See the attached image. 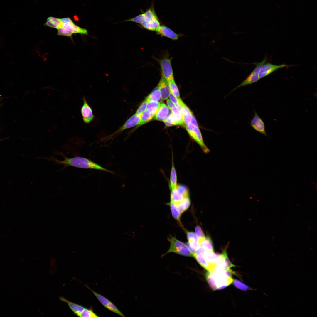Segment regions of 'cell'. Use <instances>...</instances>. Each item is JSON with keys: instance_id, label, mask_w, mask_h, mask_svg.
I'll list each match as a JSON object with an SVG mask.
<instances>
[{"instance_id": "2e32d148", "label": "cell", "mask_w": 317, "mask_h": 317, "mask_svg": "<svg viewBox=\"0 0 317 317\" xmlns=\"http://www.w3.org/2000/svg\"><path fill=\"white\" fill-rule=\"evenodd\" d=\"M158 109L152 108L146 110L141 114L140 121L134 129L151 120L154 117Z\"/></svg>"}, {"instance_id": "603a6c76", "label": "cell", "mask_w": 317, "mask_h": 317, "mask_svg": "<svg viewBox=\"0 0 317 317\" xmlns=\"http://www.w3.org/2000/svg\"><path fill=\"white\" fill-rule=\"evenodd\" d=\"M192 257L195 258L203 268L208 271H209V265L205 258L204 254L198 252L193 254Z\"/></svg>"}, {"instance_id": "1f68e13d", "label": "cell", "mask_w": 317, "mask_h": 317, "mask_svg": "<svg viewBox=\"0 0 317 317\" xmlns=\"http://www.w3.org/2000/svg\"><path fill=\"white\" fill-rule=\"evenodd\" d=\"M233 282L234 286L240 290L244 291L252 290V289L248 286L237 279L233 280Z\"/></svg>"}, {"instance_id": "5b68a950", "label": "cell", "mask_w": 317, "mask_h": 317, "mask_svg": "<svg viewBox=\"0 0 317 317\" xmlns=\"http://www.w3.org/2000/svg\"><path fill=\"white\" fill-rule=\"evenodd\" d=\"M267 58H265L262 61L252 64L256 65L255 67L249 75L239 85L234 88L232 91L240 87L250 85L257 82L259 79V73L262 67L265 63Z\"/></svg>"}, {"instance_id": "e0dca14e", "label": "cell", "mask_w": 317, "mask_h": 317, "mask_svg": "<svg viewBox=\"0 0 317 317\" xmlns=\"http://www.w3.org/2000/svg\"><path fill=\"white\" fill-rule=\"evenodd\" d=\"M219 254L215 253L213 251H208L205 252L204 256L209 265V271L211 272L215 271V268L219 258Z\"/></svg>"}, {"instance_id": "4dcf8cb0", "label": "cell", "mask_w": 317, "mask_h": 317, "mask_svg": "<svg viewBox=\"0 0 317 317\" xmlns=\"http://www.w3.org/2000/svg\"><path fill=\"white\" fill-rule=\"evenodd\" d=\"M168 82V83L171 92L177 98H180L179 90L175 82L174 79Z\"/></svg>"}, {"instance_id": "83f0119b", "label": "cell", "mask_w": 317, "mask_h": 317, "mask_svg": "<svg viewBox=\"0 0 317 317\" xmlns=\"http://www.w3.org/2000/svg\"><path fill=\"white\" fill-rule=\"evenodd\" d=\"M191 201L190 196L186 197L180 203L175 205L182 214L186 211L190 207Z\"/></svg>"}, {"instance_id": "8fae6325", "label": "cell", "mask_w": 317, "mask_h": 317, "mask_svg": "<svg viewBox=\"0 0 317 317\" xmlns=\"http://www.w3.org/2000/svg\"><path fill=\"white\" fill-rule=\"evenodd\" d=\"M85 286L93 292L100 303L106 308L121 316H125L109 300L102 295L91 289L87 286L86 285Z\"/></svg>"}, {"instance_id": "277c9868", "label": "cell", "mask_w": 317, "mask_h": 317, "mask_svg": "<svg viewBox=\"0 0 317 317\" xmlns=\"http://www.w3.org/2000/svg\"><path fill=\"white\" fill-rule=\"evenodd\" d=\"M186 130L191 137L200 146L205 153L210 152V150L205 144L198 127L190 123L186 126Z\"/></svg>"}, {"instance_id": "836d02e7", "label": "cell", "mask_w": 317, "mask_h": 317, "mask_svg": "<svg viewBox=\"0 0 317 317\" xmlns=\"http://www.w3.org/2000/svg\"><path fill=\"white\" fill-rule=\"evenodd\" d=\"M73 33L67 29L61 28L58 29L57 34L59 36H62L72 38Z\"/></svg>"}, {"instance_id": "484cf974", "label": "cell", "mask_w": 317, "mask_h": 317, "mask_svg": "<svg viewBox=\"0 0 317 317\" xmlns=\"http://www.w3.org/2000/svg\"><path fill=\"white\" fill-rule=\"evenodd\" d=\"M61 23V18L50 16L47 18L45 25L57 29L59 28Z\"/></svg>"}, {"instance_id": "d590c367", "label": "cell", "mask_w": 317, "mask_h": 317, "mask_svg": "<svg viewBox=\"0 0 317 317\" xmlns=\"http://www.w3.org/2000/svg\"><path fill=\"white\" fill-rule=\"evenodd\" d=\"M144 17L143 13L140 14L133 18L127 20L125 21H132L141 24L144 21Z\"/></svg>"}, {"instance_id": "d4e9b609", "label": "cell", "mask_w": 317, "mask_h": 317, "mask_svg": "<svg viewBox=\"0 0 317 317\" xmlns=\"http://www.w3.org/2000/svg\"><path fill=\"white\" fill-rule=\"evenodd\" d=\"M167 205H169L170 207L173 217L177 220L180 225L183 228V225L180 220L181 214L180 212L177 207L171 201L169 203H168Z\"/></svg>"}, {"instance_id": "7402d4cb", "label": "cell", "mask_w": 317, "mask_h": 317, "mask_svg": "<svg viewBox=\"0 0 317 317\" xmlns=\"http://www.w3.org/2000/svg\"><path fill=\"white\" fill-rule=\"evenodd\" d=\"M177 175L173 161V157L172 156V166L171 169L169 183V188L171 191L175 190L177 185Z\"/></svg>"}, {"instance_id": "9a60e30c", "label": "cell", "mask_w": 317, "mask_h": 317, "mask_svg": "<svg viewBox=\"0 0 317 317\" xmlns=\"http://www.w3.org/2000/svg\"><path fill=\"white\" fill-rule=\"evenodd\" d=\"M172 113L171 110L165 104L161 103L158 109L154 119L164 122L168 118Z\"/></svg>"}, {"instance_id": "9c48e42d", "label": "cell", "mask_w": 317, "mask_h": 317, "mask_svg": "<svg viewBox=\"0 0 317 317\" xmlns=\"http://www.w3.org/2000/svg\"><path fill=\"white\" fill-rule=\"evenodd\" d=\"M162 75L168 81L174 79L171 59L165 57L160 60Z\"/></svg>"}, {"instance_id": "f35d334b", "label": "cell", "mask_w": 317, "mask_h": 317, "mask_svg": "<svg viewBox=\"0 0 317 317\" xmlns=\"http://www.w3.org/2000/svg\"><path fill=\"white\" fill-rule=\"evenodd\" d=\"M74 33H79L82 35H87L88 31L87 29L81 28L75 25L74 28Z\"/></svg>"}, {"instance_id": "44dd1931", "label": "cell", "mask_w": 317, "mask_h": 317, "mask_svg": "<svg viewBox=\"0 0 317 317\" xmlns=\"http://www.w3.org/2000/svg\"><path fill=\"white\" fill-rule=\"evenodd\" d=\"M156 31L158 34L173 40H177L178 38V34L165 25L160 26Z\"/></svg>"}, {"instance_id": "6da1fadb", "label": "cell", "mask_w": 317, "mask_h": 317, "mask_svg": "<svg viewBox=\"0 0 317 317\" xmlns=\"http://www.w3.org/2000/svg\"><path fill=\"white\" fill-rule=\"evenodd\" d=\"M60 155L64 158L63 161L58 160L53 157L45 158L52 161L57 164L64 166V168L71 166L76 168L90 169L103 171L107 172L113 173V172L104 168L92 161L85 158L80 156H75L72 158L67 157L62 153Z\"/></svg>"}, {"instance_id": "b9f144b4", "label": "cell", "mask_w": 317, "mask_h": 317, "mask_svg": "<svg viewBox=\"0 0 317 317\" xmlns=\"http://www.w3.org/2000/svg\"><path fill=\"white\" fill-rule=\"evenodd\" d=\"M161 103L160 102H157L155 101H150L148 102L147 109H148L152 108H155L157 109H158Z\"/></svg>"}, {"instance_id": "5bb4252c", "label": "cell", "mask_w": 317, "mask_h": 317, "mask_svg": "<svg viewBox=\"0 0 317 317\" xmlns=\"http://www.w3.org/2000/svg\"><path fill=\"white\" fill-rule=\"evenodd\" d=\"M254 112V116L251 121V127L261 134L267 136L264 122L256 112Z\"/></svg>"}, {"instance_id": "8992f818", "label": "cell", "mask_w": 317, "mask_h": 317, "mask_svg": "<svg viewBox=\"0 0 317 317\" xmlns=\"http://www.w3.org/2000/svg\"><path fill=\"white\" fill-rule=\"evenodd\" d=\"M190 196L187 187L183 185L178 184L176 188L171 191L170 201L176 205L181 202L184 198Z\"/></svg>"}, {"instance_id": "74e56055", "label": "cell", "mask_w": 317, "mask_h": 317, "mask_svg": "<svg viewBox=\"0 0 317 317\" xmlns=\"http://www.w3.org/2000/svg\"><path fill=\"white\" fill-rule=\"evenodd\" d=\"M221 254L224 258L228 269H230L231 267H234L235 266L233 265L230 260L228 258L226 251L225 250L223 251Z\"/></svg>"}, {"instance_id": "f546056e", "label": "cell", "mask_w": 317, "mask_h": 317, "mask_svg": "<svg viewBox=\"0 0 317 317\" xmlns=\"http://www.w3.org/2000/svg\"><path fill=\"white\" fill-rule=\"evenodd\" d=\"M205 276L207 281L212 290L215 291L217 289L215 281L211 275V272L208 271L205 274Z\"/></svg>"}, {"instance_id": "4316f807", "label": "cell", "mask_w": 317, "mask_h": 317, "mask_svg": "<svg viewBox=\"0 0 317 317\" xmlns=\"http://www.w3.org/2000/svg\"><path fill=\"white\" fill-rule=\"evenodd\" d=\"M148 102L155 101L160 102L161 98L160 90L157 86L146 98Z\"/></svg>"}, {"instance_id": "cb8c5ba5", "label": "cell", "mask_w": 317, "mask_h": 317, "mask_svg": "<svg viewBox=\"0 0 317 317\" xmlns=\"http://www.w3.org/2000/svg\"><path fill=\"white\" fill-rule=\"evenodd\" d=\"M200 246L206 250L213 251V246L211 240L209 237H205L198 240Z\"/></svg>"}, {"instance_id": "e575fe53", "label": "cell", "mask_w": 317, "mask_h": 317, "mask_svg": "<svg viewBox=\"0 0 317 317\" xmlns=\"http://www.w3.org/2000/svg\"><path fill=\"white\" fill-rule=\"evenodd\" d=\"M148 101L146 98L141 103L136 112L138 114H141L147 109Z\"/></svg>"}, {"instance_id": "7a4b0ae2", "label": "cell", "mask_w": 317, "mask_h": 317, "mask_svg": "<svg viewBox=\"0 0 317 317\" xmlns=\"http://www.w3.org/2000/svg\"><path fill=\"white\" fill-rule=\"evenodd\" d=\"M144 21L140 24L144 28L151 31H156L160 27V22L154 10L153 4L143 13Z\"/></svg>"}, {"instance_id": "30bf717a", "label": "cell", "mask_w": 317, "mask_h": 317, "mask_svg": "<svg viewBox=\"0 0 317 317\" xmlns=\"http://www.w3.org/2000/svg\"><path fill=\"white\" fill-rule=\"evenodd\" d=\"M141 114L135 113L129 118L118 130L110 135L106 137V139H110L115 135H117L118 134L125 129L137 125L140 121Z\"/></svg>"}, {"instance_id": "60d3db41", "label": "cell", "mask_w": 317, "mask_h": 317, "mask_svg": "<svg viewBox=\"0 0 317 317\" xmlns=\"http://www.w3.org/2000/svg\"><path fill=\"white\" fill-rule=\"evenodd\" d=\"M195 234L198 240L203 238L205 236L201 227L198 225L195 228Z\"/></svg>"}, {"instance_id": "ba28073f", "label": "cell", "mask_w": 317, "mask_h": 317, "mask_svg": "<svg viewBox=\"0 0 317 317\" xmlns=\"http://www.w3.org/2000/svg\"><path fill=\"white\" fill-rule=\"evenodd\" d=\"M172 113L168 118L164 122L165 125L168 127L173 125H182L184 123L181 111L175 106L171 109Z\"/></svg>"}, {"instance_id": "52a82bcc", "label": "cell", "mask_w": 317, "mask_h": 317, "mask_svg": "<svg viewBox=\"0 0 317 317\" xmlns=\"http://www.w3.org/2000/svg\"><path fill=\"white\" fill-rule=\"evenodd\" d=\"M211 275L215 280L217 289L220 290L223 289L230 285L233 282L232 278H229L225 274L224 271L217 272H213L211 273Z\"/></svg>"}, {"instance_id": "ac0fdd59", "label": "cell", "mask_w": 317, "mask_h": 317, "mask_svg": "<svg viewBox=\"0 0 317 317\" xmlns=\"http://www.w3.org/2000/svg\"><path fill=\"white\" fill-rule=\"evenodd\" d=\"M179 102L184 124L186 126L190 123L192 117L193 115L190 109L180 98L179 99Z\"/></svg>"}, {"instance_id": "8d00e7d4", "label": "cell", "mask_w": 317, "mask_h": 317, "mask_svg": "<svg viewBox=\"0 0 317 317\" xmlns=\"http://www.w3.org/2000/svg\"><path fill=\"white\" fill-rule=\"evenodd\" d=\"M98 316L92 309L86 308L85 309L81 316V317H96Z\"/></svg>"}, {"instance_id": "7bdbcfd3", "label": "cell", "mask_w": 317, "mask_h": 317, "mask_svg": "<svg viewBox=\"0 0 317 317\" xmlns=\"http://www.w3.org/2000/svg\"><path fill=\"white\" fill-rule=\"evenodd\" d=\"M187 237L188 241L191 240H198L196 234L192 232L187 231L186 232Z\"/></svg>"}, {"instance_id": "ffe728a7", "label": "cell", "mask_w": 317, "mask_h": 317, "mask_svg": "<svg viewBox=\"0 0 317 317\" xmlns=\"http://www.w3.org/2000/svg\"><path fill=\"white\" fill-rule=\"evenodd\" d=\"M59 299L61 301L66 303L73 313L78 316L81 317L82 313L85 308L82 305L69 301L63 297H60Z\"/></svg>"}, {"instance_id": "3957f363", "label": "cell", "mask_w": 317, "mask_h": 317, "mask_svg": "<svg viewBox=\"0 0 317 317\" xmlns=\"http://www.w3.org/2000/svg\"><path fill=\"white\" fill-rule=\"evenodd\" d=\"M170 243L169 250L164 255L170 252L185 256L192 257V253L188 249L186 245L182 242L178 240L175 237L171 236L168 238Z\"/></svg>"}, {"instance_id": "f1b7e54d", "label": "cell", "mask_w": 317, "mask_h": 317, "mask_svg": "<svg viewBox=\"0 0 317 317\" xmlns=\"http://www.w3.org/2000/svg\"><path fill=\"white\" fill-rule=\"evenodd\" d=\"M227 269L224 257L221 254H219L218 261L215 268L214 272H220Z\"/></svg>"}, {"instance_id": "4fadbf2b", "label": "cell", "mask_w": 317, "mask_h": 317, "mask_svg": "<svg viewBox=\"0 0 317 317\" xmlns=\"http://www.w3.org/2000/svg\"><path fill=\"white\" fill-rule=\"evenodd\" d=\"M83 104L81 108V112L84 122L88 124L94 118L92 110L88 104L85 97L83 98Z\"/></svg>"}, {"instance_id": "ab89813d", "label": "cell", "mask_w": 317, "mask_h": 317, "mask_svg": "<svg viewBox=\"0 0 317 317\" xmlns=\"http://www.w3.org/2000/svg\"><path fill=\"white\" fill-rule=\"evenodd\" d=\"M171 100L174 103L175 106L180 110H181V107L179 104V99L174 96L171 92L169 95Z\"/></svg>"}, {"instance_id": "f6af8a7d", "label": "cell", "mask_w": 317, "mask_h": 317, "mask_svg": "<svg viewBox=\"0 0 317 317\" xmlns=\"http://www.w3.org/2000/svg\"><path fill=\"white\" fill-rule=\"evenodd\" d=\"M190 123H191L197 127H198L196 119H195L193 115L192 117L191 122Z\"/></svg>"}, {"instance_id": "7c38bea8", "label": "cell", "mask_w": 317, "mask_h": 317, "mask_svg": "<svg viewBox=\"0 0 317 317\" xmlns=\"http://www.w3.org/2000/svg\"><path fill=\"white\" fill-rule=\"evenodd\" d=\"M289 66L291 65H286L285 64L277 65H274L270 63H265L262 67L259 70V78L260 79L264 77L279 69L284 67H288Z\"/></svg>"}, {"instance_id": "d6986e66", "label": "cell", "mask_w": 317, "mask_h": 317, "mask_svg": "<svg viewBox=\"0 0 317 317\" xmlns=\"http://www.w3.org/2000/svg\"><path fill=\"white\" fill-rule=\"evenodd\" d=\"M158 86L161 93V99L165 100L168 99L171 92L170 88L168 81L163 76Z\"/></svg>"}, {"instance_id": "ee69618b", "label": "cell", "mask_w": 317, "mask_h": 317, "mask_svg": "<svg viewBox=\"0 0 317 317\" xmlns=\"http://www.w3.org/2000/svg\"><path fill=\"white\" fill-rule=\"evenodd\" d=\"M166 102L168 107L170 109H171L175 106L174 103L169 99H167Z\"/></svg>"}, {"instance_id": "d6a6232c", "label": "cell", "mask_w": 317, "mask_h": 317, "mask_svg": "<svg viewBox=\"0 0 317 317\" xmlns=\"http://www.w3.org/2000/svg\"><path fill=\"white\" fill-rule=\"evenodd\" d=\"M188 242L192 250V254L197 252L200 248V245L198 240H191Z\"/></svg>"}]
</instances>
